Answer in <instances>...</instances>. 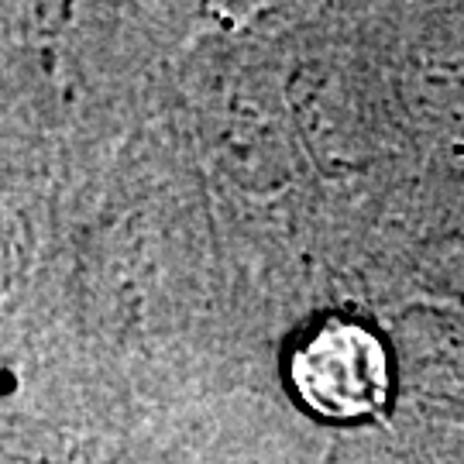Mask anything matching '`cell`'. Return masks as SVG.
Wrapping results in <instances>:
<instances>
[{
    "label": "cell",
    "instance_id": "6da1fadb",
    "mask_svg": "<svg viewBox=\"0 0 464 464\" xmlns=\"http://www.w3.org/2000/svg\"><path fill=\"white\" fill-rule=\"evenodd\" d=\"M293 389L320 416L358 420L375 413L389 392L382 344L358 324L331 320L293 354Z\"/></svg>",
    "mask_w": 464,
    "mask_h": 464
}]
</instances>
